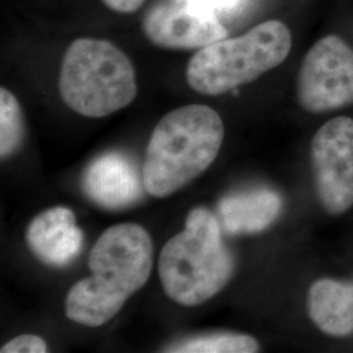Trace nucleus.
<instances>
[{"label":"nucleus","mask_w":353,"mask_h":353,"mask_svg":"<svg viewBox=\"0 0 353 353\" xmlns=\"http://www.w3.org/2000/svg\"><path fill=\"white\" fill-rule=\"evenodd\" d=\"M150 233L132 223L106 229L89 254L90 276L68 290L65 316L81 326L100 327L117 316L151 276Z\"/></svg>","instance_id":"f257e3e1"},{"label":"nucleus","mask_w":353,"mask_h":353,"mask_svg":"<svg viewBox=\"0 0 353 353\" xmlns=\"http://www.w3.org/2000/svg\"><path fill=\"white\" fill-rule=\"evenodd\" d=\"M224 123L212 108L186 105L156 125L143 164L148 194L166 198L204 173L224 141Z\"/></svg>","instance_id":"f03ea898"},{"label":"nucleus","mask_w":353,"mask_h":353,"mask_svg":"<svg viewBox=\"0 0 353 353\" xmlns=\"http://www.w3.org/2000/svg\"><path fill=\"white\" fill-rule=\"evenodd\" d=\"M234 267L217 216L196 207L188 214L185 229L165 243L159 258V276L172 301L192 307L224 290Z\"/></svg>","instance_id":"7ed1b4c3"},{"label":"nucleus","mask_w":353,"mask_h":353,"mask_svg":"<svg viewBox=\"0 0 353 353\" xmlns=\"http://www.w3.org/2000/svg\"><path fill=\"white\" fill-rule=\"evenodd\" d=\"M58 88L75 113L102 118L125 109L138 94L134 65L105 39L79 38L64 54Z\"/></svg>","instance_id":"20e7f679"},{"label":"nucleus","mask_w":353,"mask_h":353,"mask_svg":"<svg viewBox=\"0 0 353 353\" xmlns=\"http://www.w3.org/2000/svg\"><path fill=\"white\" fill-rule=\"evenodd\" d=\"M290 48V29L278 20L265 21L243 36L216 41L195 52L186 80L201 94L220 96L280 65Z\"/></svg>","instance_id":"39448f33"},{"label":"nucleus","mask_w":353,"mask_h":353,"mask_svg":"<svg viewBox=\"0 0 353 353\" xmlns=\"http://www.w3.org/2000/svg\"><path fill=\"white\" fill-rule=\"evenodd\" d=\"M297 99L306 112L326 113L353 103V49L336 36L316 42L303 59Z\"/></svg>","instance_id":"423d86ee"},{"label":"nucleus","mask_w":353,"mask_h":353,"mask_svg":"<svg viewBox=\"0 0 353 353\" xmlns=\"http://www.w3.org/2000/svg\"><path fill=\"white\" fill-rule=\"evenodd\" d=\"M312 165L318 199L331 214L353 205V119L336 117L321 127L312 140Z\"/></svg>","instance_id":"0eeeda50"},{"label":"nucleus","mask_w":353,"mask_h":353,"mask_svg":"<svg viewBox=\"0 0 353 353\" xmlns=\"http://www.w3.org/2000/svg\"><path fill=\"white\" fill-rule=\"evenodd\" d=\"M143 30L153 45L164 49H198L228 37L221 20L191 6L188 0H165L143 19Z\"/></svg>","instance_id":"6e6552de"},{"label":"nucleus","mask_w":353,"mask_h":353,"mask_svg":"<svg viewBox=\"0 0 353 353\" xmlns=\"http://www.w3.org/2000/svg\"><path fill=\"white\" fill-rule=\"evenodd\" d=\"M83 189L93 203L108 211H123L144 198V181L125 153L108 152L93 160L84 172Z\"/></svg>","instance_id":"1a4fd4ad"},{"label":"nucleus","mask_w":353,"mask_h":353,"mask_svg":"<svg viewBox=\"0 0 353 353\" xmlns=\"http://www.w3.org/2000/svg\"><path fill=\"white\" fill-rule=\"evenodd\" d=\"M26 240L30 252L42 263L64 267L74 262L81 252L84 234L70 208L52 207L30 221Z\"/></svg>","instance_id":"9d476101"},{"label":"nucleus","mask_w":353,"mask_h":353,"mask_svg":"<svg viewBox=\"0 0 353 353\" xmlns=\"http://www.w3.org/2000/svg\"><path fill=\"white\" fill-rule=\"evenodd\" d=\"M283 199L268 189L250 190L228 195L217 205V219L229 234H255L278 219Z\"/></svg>","instance_id":"9b49d317"},{"label":"nucleus","mask_w":353,"mask_h":353,"mask_svg":"<svg viewBox=\"0 0 353 353\" xmlns=\"http://www.w3.org/2000/svg\"><path fill=\"white\" fill-rule=\"evenodd\" d=\"M312 322L330 336L353 334V283L321 279L307 293Z\"/></svg>","instance_id":"f8f14e48"},{"label":"nucleus","mask_w":353,"mask_h":353,"mask_svg":"<svg viewBox=\"0 0 353 353\" xmlns=\"http://www.w3.org/2000/svg\"><path fill=\"white\" fill-rule=\"evenodd\" d=\"M259 343L252 335L240 332H214L178 341L168 347L165 352L255 353L259 352Z\"/></svg>","instance_id":"ddd939ff"},{"label":"nucleus","mask_w":353,"mask_h":353,"mask_svg":"<svg viewBox=\"0 0 353 353\" xmlns=\"http://www.w3.org/2000/svg\"><path fill=\"white\" fill-rule=\"evenodd\" d=\"M26 138L21 106L8 89H0V157L7 160L20 150Z\"/></svg>","instance_id":"4468645a"},{"label":"nucleus","mask_w":353,"mask_h":353,"mask_svg":"<svg viewBox=\"0 0 353 353\" xmlns=\"http://www.w3.org/2000/svg\"><path fill=\"white\" fill-rule=\"evenodd\" d=\"M191 6L217 16H237L246 10L252 0H188Z\"/></svg>","instance_id":"2eb2a0df"},{"label":"nucleus","mask_w":353,"mask_h":353,"mask_svg":"<svg viewBox=\"0 0 353 353\" xmlns=\"http://www.w3.org/2000/svg\"><path fill=\"white\" fill-rule=\"evenodd\" d=\"M49 351L46 341L37 335H19L8 343H6L0 352L1 353H45Z\"/></svg>","instance_id":"dca6fc26"},{"label":"nucleus","mask_w":353,"mask_h":353,"mask_svg":"<svg viewBox=\"0 0 353 353\" xmlns=\"http://www.w3.org/2000/svg\"><path fill=\"white\" fill-rule=\"evenodd\" d=\"M103 4L118 13H134L139 10L145 0H102Z\"/></svg>","instance_id":"f3484780"}]
</instances>
